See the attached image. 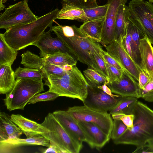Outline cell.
<instances>
[{"label":"cell","instance_id":"cell-1","mask_svg":"<svg viewBox=\"0 0 153 153\" xmlns=\"http://www.w3.org/2000/svg\"><path fill=\"white\" fill-rule=\"evenodd\" d=\"M59 11L58 8H56L38 17L31 22L6 30L5 32L3 33L5 41L10 46L17 51L33 45L45 30L53 25V22L57 19Z\"/></svg>","mask_w":153,"mask_h":153},{"label":"cell","instance_id":"cell-2","mask_svg":"<svg viewBox=\"0 0 153 153\" xmlns=\"http://www.w3.org/2000/svg\"><path fill=\"white\" fill-rule=\"evenodd\" d=\"M52 31L63 42L77 61L92 68L91 52L102 51L103 49L99 42L89 37L74 25H58L52 28Z\"/></svg>","mask_w":153,"mask_h":153},{"label":"cell","instance_id":"cell-3","mask_svg":"<svg viewBox=\"0 0 153 153\" xmlns=\"http://www.w3.org/2000/svg\"><path fill=\"white\" fill-rule=\"evenodd\" d=\"M132 114L134 115L133 127L130 130L127 129L120 137L113 140L115 144L138 147L153 138V110L137 101Z\"/></svg>","mask_w":153,"mask_h":153},{"label":"cell","instance_id":"cell-4","mask_svg":"<svg viewBox=\"0 0 153 153\" xmlns=\"http://www.w3.org/2000/svg\"><path fill=\"white\" fill-rule=\"evenodd\" d=\"M49 91L65 97L78 99L83 102L88 93V84L76 65L64 74H51L48 76Z\"/></svg>","mask_w":153,"mask_h":153},{"label":"cell","instance_id":"cell-5","mask_svg":"<svg viewBox=\"0 0 153 153\" xmlns=\"http://www.w3.org/2000/svg\"><path fill=\"white\" fill-rule=\"evenodd\" d=\"M42 80L31 79H16L13 88L4 99L7 108L11 111L23 110L30 99L44 91Z\"/></svg>","mask_w":153,"mask_h":153},{"label":"cell","instance_id":"cell-6","mask_svg":"<svg viewBox=\"0 0 153 153\" xmlns=\"http://www.w3.org/2000/svg\"><path fill=\"white\" fill-rule=\"evenodd\" d=\"M41 124L48 130L47 133L42 135L57 145L65 153L79 152L82 145L69 135L52 113H49Z\"/></svg>","mask_w":153,"mask_h":153},{"label":"cell","instance_id":"cell-7","mask_svg":"<svg viewBox=\"0 0 153 153\" xmlns=\"http://www.w3.org/2000/svg\"><path fill=\"white\" fill-rule=\"evenodd\" d=\"M28 0H23L5 9L0 16V28L7 30L12 27L31 22L38 16L32 12Z\"/></svg>","mask_w":153,"mask_h":153},{"label":"cell","instance_id":"cell-8","mask_svg":"<svg viewBox=\"0 0 153 153\" xmlns=\"http://www.w3.org/2000/svg\"><path fill=\"white\" fill-rule=\"evenodd\" d=\"M67 111L77 121L94 123L111 137L113 120L109 113L100 111L85 105L69 107Z\"/></svg>","mask_w":153,"mask_h":153},{"label":"cell","instance_id":"cell-9","mask_svg":"<svg viewBox=\"0 0 153 153\" xmlns=\"http://www.w3.org/2000/svg\"><path fill=\"white\" fill-rule=\"evenodd\" d=\"M128 7L131 16L140 22L153 45V4L144 0H131Z\"/></svg>","mask_w":153,"mask_h":153},{"label":"cell","instance_id":"cell-10","mask_svg":"<svg viewBox=\"0 0 153 153\" xmlns=\"http://www.w3.org/2000/svg\"><path fill=\"white\" fill-rule=\"evenodd\" d=\"M123 97L111 96L98 88L88 85V93L83 102L84 105L93 109L107 112L115 106Z\"/></svg>","mask_w":153,"mask_h":153},{"label":"cell","instance_id":"cell-11","mask_svg":"<svg viewBox=\"0 0 153 153\" xmlns=\"http://www.w3.org/2000/svg\"><path fill=\"white\" fill-rule=\"evenodd\" d=\"M107 52L123 69L138 81L142 69L136 63L123 48L122 43L114 40L105 47Z\"/></svg>","mask_w":153,"mask_h":153},{"label":"cell","instance_id":"cell-12","mask_svg":"<svg viewBox=\"0 0 153 153\" xmlns=\"http://www.w3.org/2000/svg\"><path fill=\"white\" fill-rule=\"evenodd\" d=\"M127 1V0H108V8L102 26L100 42L105 47L115 40L117 12L120 5L126 4Z\"/></svg>","mask_w":153,"mask_h":153},{"label":"cell","instance_id":"cell-13","mask_svg":"<svg viewBox=\"0 0 153 153\" xmlns=\"http://www.w3.org/2000/svg\"><path fill=\"white\" fill-rule=\"evenodd\" d=\"M107 85L111 92L123 97H132L140 98V88L138 82L125 71H123L118 81L108 82Z\"/></svg>","mask_w":153,"mask_h":153},{"label":"cell","instance_id":"cell-14","mask_svg":"<svg viewBox=\"0 0 153 153\" xmlns=\"http://www.w3.org/2000/svg\"><path fill=\"white\" fill-rule=\"evenodd\" d=\"M52 25L49 27V30L45 32L33 45L39 49L40 57L43 58L47 55L53 54L57 52H61L68 54L74 58L59 38L57 37L54 38L52 37Z\"/></svg>","mask_w":153,"mask_h":153},{"label":"cell","instance_id":"cell-15","mask_svg":"<svg viewBox=\"0 0 153 153\" xmlns=\"http://www.w3.org/2000/svg\"><path fill=\"white\" fill-rule=\"evenodd\" d=\"M53 114L69 135L80 144L87 142V137L78 121L67 111H54Z\"/></svg>","mask_w":153,"mask_h":153},{"label":"cell","instance_id":"cell-16","mask_svg":"<svg viewBox=\"0 0 153 153\" xmlns=\"http://www.w3.org/2000/svg\"><path fill=\"white\" fill-rule=\"evenodd\" d=\"M78 122L87 137V143L91 148L101 149L111 139L110 136L95 124L83 121Z\"/></svg>","mask_w":153,"mask_h":153},{"label":"cell","instance_id":"cell-17","mask_svg":"<svg viewBox=\"0 0 153 153\" xmlns=\"http://www.w3.org/2000/svg\"><path fill=\"white\" fill-rule=\"evenodd\" d=\"M39 145L48 147L50 141L41 134L25 139L17 138L0 141V153L14 152L17 148L25 145Z\"/></svg>","mask_w":153,"mask_h":153},{"label":"cell","instance_id":"cell-18","mask_svg":"<svg viewBox=\"0 0 153 153\" xmlns=\"http://www.w3.org/2000/svg\"><path fill=\"white\" fill-rule=\"evenodd\" d=\"M127 29L130 32L132 38L131 58L142 69L139 46L140 40L146 36V34L140 22L131 16L128 19Z\"/></svg>","mask_w":153,"mask_h":153},{"label":"cell","instance_id":"cell-19","mask_svg":"<svg viewBox=\"0 0 153 153\" xmlns=\"http://www.w3.org/2000/svg\"><path fill=\"white\" fill-rule=\"evenodd\" d=\"M12 120L21 129L27 138L37 134L43 135L48 132L47 129L36 122L19 114H12Z\"/></svg>","mask_w":153,"mask_h":153},{"label":"cell","instance_id":"cell-20","mask_svg":"<svg viewBox=\"0 0 153 153\" xmlns=\"http://www.w3.org/2000/svg\"><path fill=\"white\" fill-rule=\"evenodd\" d=\"M147 36L140 40L139 46L142 70L153 76V47Z\"/></svg>","mask_w":153,"mask_h":153},{"label":"cell","instance_id":"cell-21","mask_svg":"<svg viewBox=\"0 0 153 153\" xmlns=\"http://www.w3.org/2000/svg\"><path fill=\"white\" fill-rule=\"evenodd\" d=\"M23 133L20 128L4 112L0 113V141L19 138Z\"/></svg>","mask_w":153,"mask_h":153},{"label":"cell","instance_id":"cell-22","mask_svg":"<svg viewBox=\"0 0 153 153\" xmlns=\"http://www.w3.org/2000/svg\"><path fill=\"white\" fill-rule=\"evenodd\" d=\"M130 16L128 6L125 4H120L116 13L114 40L119 43H122L126 36L127 24Z\"/></svg>","mask_w":153,"mask_h":153},{"label":"cell","instance_id":"cell-23","mask_svg":"<svg viewBox=\"0 0 153 153\" xmlns=\"http://www.w3.org/2000/svg\"><path fill=\"white\" fill-rule=\"evenodd\" d=\"M57 19H66L84 22L88 21L83 9L74 5L64 2L59 10Z\"/></svg>","mask_w":153,"mask_h":153},{"label":"cell","instance_id":"cell-24","mask_svg":"<svg viewBox=\"0 0 153 153\" xmlns=\"http://www.w3.org/2000/svg\"><path fill=\"white\" fill-rule=\"evenodd\" d=\"M21 57V64L25 67L39 70L43 75V80L45 81L44 85L47 86L49 81L44 69L45 63V59L28 51L23 53Z\"/></svg>","mask_w":153,"mask_h":153},{"label":"cell","instance_id":"cell-25","mask_svg":"<svg viewBox=\"0 0 153 153\" xmlns=\"http://www.w3.org/2000/svg\"><path fill=\"white\" fill-rule=\"evenodd\" d=\"M105 17L85 22L79 28L88 37L100 43L101 34Z\"/></svg>","mask_w":153,"mask_h":153},{"label":"cell","instance_id":"cell-26","mask_svg":"<svg viewBox=\"0 0 153 153\" xmlns=\"http://www.w3.org/2000/svg\"><path fill=\"white\" fill-rule=\"evenodd\" d=\"M15 72L11 66L0 65V93L7 94L13 88L16 80Z\"/></svg>","mask_w":153,"mask_h":153},{"label":"cell","instance_id":"cell-27","mask_svg":"<svg viewBox=\"0 0 153 153\" xmlns=\"http://www.w3.org/2000/svg\"><path fill=\"white\" fill-rule=\"evenodd\" d=\"M18 51L10 46L5 41L3 33L0 34V65L11 66L16 59Z\"/></svg>","mask_w":153,"mask_h":153},{"label":"cell","instance_id":"cell-28","mask_svg":"<svg viewBox=\"0 0 153 153\" xmlns=\"http://www.w3.org/2000/svg\"><path fill=\"white\" fill-rule=\"evenodd\" d=\"M137 101L136 97H122L117 104L109 111V113L111 115L117 113L131 114Z\"/></svg>","mask_w":153,"mask_h":153},{"label":"cell","instance_id":"cell-29","mask_svg":"<svg viewBox=\"0 0 153 153\" xmlns=\"http://www.w3.org/2000/svg\"><path fill=\"white\" fill-rule=\"evenodd\" d=\"M45 62L56 65H76L77 60L71 55L61 52L47 55L43 58Z\"/></svg>","mask_w":153,"mask_h":153},{"label":"cell","instance_id":"cell-30","mask_svg":"<svg viewBox=\"0 0 153 153\" xmlns=\"http://www.w3.org/2000/svg\"><path fill=\"white\" fill-rule=\"evenodd\" d=\"M84 76L89 86L98 87L101 85L108 79L91 68L89 67L83 71Z\"/></svg>","mask_w":153,"mask_h":153},{"label":"cell","instance_id":"cell-31","mask_svg":"<svg viewBox=\"0 0 153 153\" xmlns=\"http://www.w3.org/2000/svg\"><path fill=\"white\" fill-rule=\"evenodd\" d=\"M16 79H31L42 80L43 79L42 74L38 69L19 66L15 71Z\"/></svg>","mask_w":153,"mask_h":153},{"label":"cell","instance_id":"cell-32","mask_svg":"<svg viewBox=\"0 0 153 153\" xmlns=\"http://www.w3.org/2000/svg\"><path fill=\"white\" fill-rule=\"evenodd\" d=\"M100 52L94 51L91 52L90 53L93 62L92 68L108 79L105 62L100 54Z\"/></svg>","mask_w":153,"mask_h":153},{"label":"cell","instance_id":"cell-33","mask_svg":"<svg viewBox=\"0 0 153 153\" xmlns=\"http://www.w3.org/2000/svg\"><path fill=\"white\" fill-rule=\"evenodd\" d=\"M108 4L90 8H83L88 18V21L101 18L105 16L108 8Z\"/></svg>","mask_w":153,"mask_h":153},{"label":"cell","instance_id":"cell-34","mask_svg":"<svg viewBox=\"0 0 153 153\" xmlns=\"http://www.w3.org/2000/svg\"><path fill=\"white\" fill-rule=\"evenodd\" d=\"M72 66L65 65L58 66L45 63L44 66L46 77L48 79L49 75L51 74L60 75L65 74L71 68Z\"/></svg>","mask_w":153,"mask_h":153},{"label":"cell","instance_id":"cell-35","mask_svg":"<svg viewBox=\"0 0 153 153\" xmlns=\"http://www.w3.org/2000/svg\"><path fill=\"white\" fill-rule=\"evenodd\" d=\"M127 128V127L121 120L113 119L111 138L113 140L118 139L125 133Z\"/></svg>","mask_w":153,"mask_h":153},{"label":"cell","instance_id":"cell-36","mask_svg":"<svg viewBox=\"0 0 153 153\" xmlns=\"http://www.w3.org/2000/svg\"><path fill=\"white\" fill-rule=\"evenodd\" d=\"M59 97L57 94L48 90L45 93L35 95L30 99L28 104H33L39 102L53 100Z\"/></svg>","mask_w":153,"mask_h":153},{"label":"cell","instance_id":"cell-37","mask_svg":"<svg viewBox=\"0 0 153 153\" xmlns=\"http://www.w3.org/2000/svg\"><path fill=\"white\" fill-rule=\"evenodd\" d=\"M140 97L147 102H153V76L143 88L140 89Z\"/></svg>","mask_w":153,"mask_h":153},{"label":"cell","instance_id":"cell-38","mask_svg":"<svg viewBox=\"0 0 153 153\" xmlns=\"http://www.w3.org/2000/svg\"><path fill=\"white\" fill-rule=\"evenodd\" d=\"M105 62L108 76V82L119 80L121 77L123 70H120Z\"/></svg>","mask_w":153,"mask_h":153},{"label":"cell","instance_id":"cell-39","mask_svg":"<svg viewBox=\"0 0 153 153\" xmlns=\"http://www.w3.org/2000/svg\"><path fill=\"white\" fill-rule=\"evenodd\" d=\"M111 115L113 119L121 120L127 127V129L130 130L133 127L134 119V115L133 114H125L117 113Z\"/></svg>","mask_w":153,"mask_h":153},{"label":"cell","instance_id":"cell-40","mask_svg":"<svg viewBox=\"0 0 153 153\" xmlns=\"http://www.w3.org/2000/svg\"><path fill=\"white\" fill-rule=\"evenodd\" d=\"M105 62L110 65L121 70H123V69L119 63L112 57L106 51L103 50L100 52Z\"/></svg>","mask_w":153,"mask_h":153},{"label":"cell","instance_id":"cell-41","mask_svg":"<svg viewBox=\"0 0 153 153\" xmlns=\"http://www.w3.org/2000/svg\"><path fill=\"white\" fill-rule=\"evenodd\" d=\"M150 79V77L149 75L142 70L140 72L138 81L140 88H143L148 83Z\"/></svg>","mask_w":153,"mask_h":153},{"label":"cell","instance_id":"cell-42","mask_svg":"<svg viewBox=\"0 0 153 153\" xmlns=\"http://www.w3.org/2000/svg\"><path fill=\"white\" fill-rule=\"evenodd\" d=\"M50 142L49 146L48 147L47 149L43 150L42 152L43 153H65V152L57 145L51 141H50Z\"/></svg>","mask_w":153,"mask_h":153},{"label":"cell","instance_id":"cell-43","mask_svg":"<svg viewBox=\"0 0 153 153\" xmlns=\"http://www.w3.org/2000/svg\"><path fill=\"white\" fill-rule=\"evenodd\" d=\"M65 2L77 6L84 7L87 4L88 0H61Z\"/></svg>","mask_w":153,"mask_h":153},{"label":"cell","instance_id":"cell-44","mask_svg":"<svg viewBox=\"0 0 153 153\" xmlns=\"http://www.w3.org/2000/svg\"><path fill=\"white\" fill-rule=\"evenodd\" d=\"M133 153H153L152 151L146 143L142 146L137 147L135 150L133 152Z\"/></svg>","mask_w":153,"mask_h":153},{"label":"cell","instance_id":"cell-45","mask_svg":"<svg viewBox=\"0 0 153 153\" xmlns=\"http://www.w3.org/2000/svg\"><path fill=\"white\" fill-rule=\"evenodd\" d=\"M108 82H105L102 85L97 87L98 88L102 90L107 94L112 96H114L116 94H113L107 85Z\"/></svg>","mask_w":153,"mask_h":153},{"label":"cell","instance_id":"cell-46","mask_svg":"<svg viewBox=\"0 0 153 153\" xmlns=\"http://www.w3.org/2000/svg\"><path fill=\"white\" fill-rule=\"evenodd\" d=\"M147 143L149 148L153 151V138L148 140Z\"/></svg>","mask_w":153,"mask_h":153},{"label":"cell","instance_id":"cell-47","mask_svg":"<svg viewBox=\"0 0 153 153\" xmlns=\"http://www.w3.org/2000/svg\"><path fill=\"white\" fill-rule=\"evenodd\" d=\"M7 0H0V10L1 11L4 10L5 7V6L3 4V3H5Z\"/></svg>","mask_w":153,"mask_h":153},{"label":"cell","instance_id":"cell-48","mask_svg":"<svg viewBox=\"0 0 153 153\" xmlns=\"http://www.w3.org/2000/svg\"><path fill=\"white\" fill-rule=\"evenodd\" d=\"M149 1L151 2V3H153V0H149Z\"/></svg>","mask_w":153,"mask_h":153},{"label":"cell","instance_id":"cell-49","mask_svg":"<svg viewBox=\"0 0 153 153\" xmlns=\"http://www.w3.org/2000/svg\"><path fill=\"white\" fill-rule=\"evenodd\" d=\"M14 1H16V0H13Z\"/></svg>","mask_w":153,"mask_h":153}]
</instances>
